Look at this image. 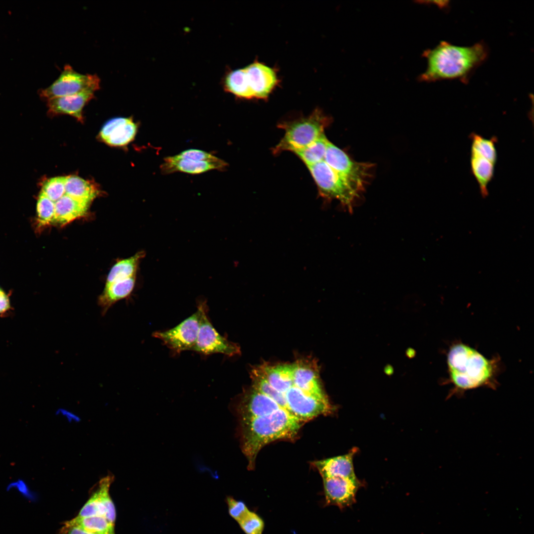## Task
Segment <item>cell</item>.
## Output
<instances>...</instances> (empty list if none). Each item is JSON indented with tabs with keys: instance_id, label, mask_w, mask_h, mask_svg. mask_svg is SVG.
<instances>
[{
	"instance_id": "cell-24",
	"label": "cell",
	"mask_w": 534,
	"mask_h": 534,
	"mask_svg": "<svg viewBox=\"0 0 534 534\" xmlns=\"http://www.w3.org/2000/svg\"><path fill=\"white\" fill-rule=\"evenodd\" d=\"M97 194V190L90 182L76 176L66 177L65 194L90 204Z\"/></svg>"
},
{
	"instance_id": "cell-36",
	"label": "cell",
	"mask_w": 534,
	"mask_h": 534,
	"mask_svg": "<svg viewBox=\"0 0 534 534\" xmlns=\"http://www.w3.org/2000/svg\"><path fill=\"white\" fill-rule=\"evenodd\" d=\"M57 534H100L87 532L78 527L63 523Z\"/></svg>"
},
{
	"instance_id": "cell-17",
	"label": "cell",
	"mask_w": 534,
	"mask_h": 534,
	"mask_svg": "<svg viewBox=\"0 0 534 534\" xmlns=\"http://www.w3.org/2000/svg\"><path fill=\"white\" fill-rule=\"evenodd\" d=\"M293 385L319 399L326 400L320 385L316 367L305 360L293 363Z\"/></svg>"
},
{
	"instance_id": "cell-21",
	"label": "cell",
	"mask_w": 534,
	"mask_h": 534,
	"mask_svg": "<svg viewBox=\"0 0 534 534\" xmlns=\"http://www.w3.org/2000/svg\"><path fill=\"white\" fill-rule=\"evenodd\" d=\"M135 282V275L105 284L102 293L98 298L101 313L104 315L117 302L125 299L132 292Z\"/></svg>"
},
{
	"instance_id": "cell-35",
	"label": "cell",
	"mask_w": 534,
	"mask_h": 534,
	"mask_svg": "<svg viewBox=\"0 0 534 534\" xmlns=\"http://www.w3.org/2000/svg\"><path fill=\"white\" fill-rule=\"evenodd\" d=\"M16 484H11L8 488L17 487V490L24 497L32 502H36L38 499L37 494L30 491L26 485L23 482H18Z\"/></svg>"
},
{
	"instance_id": "cell-5",
	"label": "cell",
	"mask_w": 534,
	"mask_h": 534,
	"mask_svg": "<svg viewBox=\"0 0 534 534\" xmlns=\"http://www.w3.org/2000/svg\"><path fill=\"white\" fill-rule=\"evenodd\" d=\"M308 168L320 196L329 201L338 200L345 210L352 213L362 192L333 170L324 161Z\"/></svg>"
},
{
	"instance_id": "cell-4",
	"label": "cell",
	"mask_w": 534,
	"mask_h": 534,
	"mask_svg": "<svg viewBox=\"0 0 534 534\" xmlns=\"http://www.w3.org/2000/svg\"><path fill=\"white\" fill-rule=\"evenodd\" d=\"M329 123L328 117L317 108L307 117L280 124L279 127L285 133L273 153L283 151L295 153L306 147L324 134Z\"/></svg>"
},
{
	"instance_id": "cell-15",
	"label": "cell",
	"mask_w": 534,
	"mask_h": 534,
	"mask_svg": "<svg viewBox=\"0 0 534 534\" xmlns=\"http://www.w3.org/2000/svg\"><path fill=\"white\" fill-rule=\"evenodd\" d=\"M282 408L269 397L252 388L241 400L238 410L240 422L272 413Z\"/></svg>"
},
{
	"instance_id": "cell-20",
	"label": "cell",
	"mask_w": 534,
	"mask_h": 534,
	"mask_svg": "<svg viewBox=\"0 0 534 534\" xmlns=\"http://www.w3.org/2000/svg\"><path fill=\"white\" fill-rule=\"evenodd\" d=\"M89 205L65 194L55 202L52 222L64 225L82 218L86 215Z\"/></svg>"
},
{
	"instance_id": "cell-9",
	"label": "cell",
	"mask_w": 534,
	"mask_h": 534,
	"mask_svg": "<svg viewBox=\"0 0 534 534\" xmlns=\"http://www.w3.org/2000/svg\"><path fill=\"white\" fill-rule=\"evenodd\" d=\"M200 326L197 338L192 350L203 355L222 354L233 356L240 353L239 346L221 335L213 326L208 317L206 301L201 302Z\"/></svg>"
},
{
	"instance_id": "cell-1",
	"label": "cell",
	"mask_w": 534,
	"mask_h": 534,
	"mask_svg": "<svg viewBox=\"0 0 534 534\" xmlns=\"http://www.w3.org/2000/svg\"><path fill=\"white\" fill-rule=\"evenodd\" d=\"M489 54V48L483 42L470 46H459L442 41L436 47L424 52L427 66L419 79L427 82L457 80L467 84Z\"/></svg>"
},
{
	"instance_id": "cell-3",
	"label": "cell",
	"mask_w": 534,
	"mask_h": 534,
	"mask_svg": "<svg viewBox=\"0 0 534 534\" xmlns=\"http://www.w3.org/2000/svg\"><path fill=\"white\" fill-rule=\"evenodd\" d=\"M447 362L455 392L492 385L494 363L470 347L463 344L452 346L447 354Z\"/></svg>"
},
{
	"instance_id": "cell-13",
	"label": "cell",
	"mask_w": 534,
	"mask_h": 534,
	"mask_svg": "<svg viewBox=\"0 0 534 534\" xmlns=\"http://www.w3.org/2000/svg\"><path fill=\"white\" fill-rule=\"evenodd\" d=\"M113 479L111 476H108L100 481L97 487L81 508L77 516L103 517L115 524L116 509L109 494V489Z\"/></svg>"
},
{
	"instance_id": "cell-32",
	"label": "cell",
	"mask_w": 534,
	"mask_h": 534,
	"mask_svg": "<svg viewBox=\"0 0 534 534\" xmlns=\"http://www.w3.org/2000/svg\"><path fill=\"white\" fill-rule=\"evenodd\" d=\"M66 177H57L44 181L42 191L49 199L55 202L65 194Z\"/></svg>"
},
{
	"instance_id": "cell-7",
	"label": "cell",
	"mask_w": 534,
	"mask_h": 534,
	"mask_svg": "<svg viewBox=\"0 0 534 534\" xmlns=\"http://www.w3.org/2000/svg\"><path fill=\"white\" fill-rule=\"evenodd\" d=\"M323 161L362 192L371 178L374 168L371 163L353 160L345 151L329 140Z\"/></svg>"
},
{
	"instance_id": "cell-31",
	"label": "cell",
	"mask_w": 534,
	"mask_h": 534,
	"mask_svg": "<svg viewBox=\"0 0 534 534\" xmlns=\"http://www.w3.org/2000/svg\"><path fill=\"white\" fill-rule=\"evenodd\" d=\"M38 219L43 225L52 222L55 213V203L41 191L37 204Z\"/></svg>"
},
{
	"instance_id": "cell-8",
	"label": "cell",
	"mask_w": 534,
	"mask_h": 534,
	"mask_svg": "<svg viewBox=\"0 0 534 534\" xmlns=\"http://www.w3.org/2000/svg\"><path fill=\"white\" fill-rule=\"evenodd\" d=\"M100 82L97 75L79 73L67 64L57 80L41 91V95L49 99L85 92L94 93L100 89Z\"/></svg>"
},
{
	"instance_id": "cell-10",
	"label": "cell",
	"mask_w": 534,
	"mask_h": 534,
	"mask_svg": "<svg viewBox=\"0 0 534 534\" xmlns=\"http://www.w3.org/2000/svg\"><path fill=\"white\" fill-rule=\"evenodd\" d=\"M200 320V310L198 307L194 313L175 327L164 331L155 332L153 335L175 353L192 350L197 338Z\"/></svg>"
},
{
	"instance_id": "cell-23",
	"label": "cell",
	"mask_w": 534,
	"mask_h": 534,
	"mask_svg": "<svg viewBox=\"0 0 534 534\" xmlns=\"http://www.w3.org/2000/svg\"><path fill=\"white\" fill-rule=\"evenodd\" d=\"M495 165L484 157L471 153V170L484 198L489 194L488 186L493 177Z\"/></svg>"
},
{
	"instance_id": "cell-26",
	"label": "cell",
	"mask_w": 534,
	"mask_h": 534,
	"mask_svg": "<svg viewBox=\"0 0 534 534\" xmlns=\"http://www.w3.org/2000/svg\"><path fill=\"white\" fill-rule=\"evenodd\" d=\"M144 256L145 253L140 251L131 257L117 262L110 270L106 284L135 276L139 261Z\"/></svg>"
},
{
	"instance_id": "cell-11",
	"label": "cell",
	"mask_w": 534,
	"mask_h": 534,
	"mask_svg": "<svg viewBox=\"0 0 534 534\" xmlns=\"http://www.w3.org/2000/svg\"><path fill=\"white\" fill-rule=\"evenodd\" d=\"M284 395L286 410L302 422L328 413L331 409L327 399L315 397L294 385Z\"/></svg>"
},
{
	"instance_id": "cell-38",
	"label": "cell",
	"mask_w": 534,
	"mask_h": 534,
	"mask_svg": "<svg viewBox=\"0 0 534 534\" xmlns=\"http://www.w3.org/2000/svg\"><path fill=\"white\" fill-rule=\"evenodd\" d=\"M62 415L70 421H77L79 420V417L72 413L64 409L61 411Z\"/></svg>"
},
{
	"instance_id": "cell-25",
	"label": "cell",
	"mask_w": 534,
	"mask_h": 534,
	"mask_svg": "<svg viewBox=\"0 0 534 534\" xmlns=\"http://www.w3.org/2000/svg\"><path fill=\"white\" fill-rule=\"evenodd\" d=\"M63 523L74 526L87 532L100 534H115V524L100 516H76Z\"/></svg>"
},
{
	"instance_id": "cell-30",
	"label": "cell",
	"mask_w": 534,
	"mask_h": 534,
	"mask_svg": "<svg viewBox=\"0 0 534 534\" xmlns=\"http://www.w3.org/2000/svg\"><path fill=\"white\" fill-rule=\"evenodd\" d=\"M251 376L252 380V388L269 397L282 408L286 410L284 395L273 388L257 368L254 369L252 371Z\"/></svg>"
},
{
	"instance_id": "cell-28",
	"label": "cell",
	"mask_w": 534,
	"mask_h": 534,
	"mask_svg": "<svg viewBox=\"0 0 534 534\" xmlns=\"http://www.w3.org/2000/svg\"><path fill=\"white\" fill-rule=\"evenodd\" d=\"M329 140L325 134L295 153L308 167L323 161Z\"/></svg>"
},
{
	"instance_id": "cell-29",
	"label": "cell",
	"mask_w": 534,
	"mask_h": 534,
	"mask_svg": "<svg viewBox=\"0 0 534 534\" xmlns=\"http://www.w3.org/2000/svg\"><path fill=\"white\" fill-rule=\"evenodd\" d=\"M470 138L471 153L484 157L495 164L497 160V152L495 145L496 138L494 137L486 138L475 133L471 134Z\"/></svg>"
},
{
	"instance_id": "cell-22",
	"label": "cell",
	"mask_w": 534,
	"mask_h": 534,
	"mask_svg": "<svg viewBox=\"0 0 534 534\" xmlns=\"http://www.w3.org/2000/svg\"><path fill=\"white\" fill-rule=\"evenodd\" d=\"M257 368L273 388L283 394L293 385V363L264 364Z\"/></svg>"
},
{
	"instance_id": "cell-27",
	"label": "cell",
	"mask_w": 534,
	"mask_h": 534,
	"mask_svg": "<svg viewBox=\"0 0 534 534\" xmlns=\"http://www.w3.org/2000/svg\"><path fill=\"white\" fill-rule=\"evenodd\" d=\"M223 87L225 91L233 94L238 98L252 99L246 83L243 68L228 71L223 79Z\"/></svg>"
},
{
	"instance_id": "cell-37",
	"label": "cell",
	"mask_w": 534,
	"mask_h": 534,
	"mask_svg": "<svg viewBox=\"0 0 534 534\" xmlns=\"http://www.w3.org/2000/svg\"><path fill=\"white\" fill-rule=\"evenodd\" d=\"M9 308L8 296L0 289V313L5 312Z\"/></svg>"
},
{
	"instance_id": "cell-18",
	"label": "cell",
	"mask_w": 534,
	"mask_h": 534,
	"mask_svg": "<svg viewBox=\"0 0 534 534\" xmlns=\"http://www.w3.org/2000/svg\"><path fill=\"white\" fill-rule=\"evenodd\" d=\"M356 452V449L354 448L345 455L317 461L313 464L322 478L341 477L356 479L353 461Z\"/></svg>"
},
{
	"instance_id": "cell-6",
	"label": "cell",
	"mask_w": 534,
	"mask_h": 534,
	"mask_svg": "<svg viewBox=\"0 0 534 534\" xmlns=\"http://www.w3.org/2000/svg\"><path fill=\"white\" fill-rule=\"evenodd\" d=\"M227 166L224 161L210 153L190 149L165 158L160 169L163 174L182 172L197 175L214 170L222 171Z\"/></svg>"
},
{
	"instance_id": "cell-19",
	"label": "cell",
	"mask_w": 534,
	"mask_h": 534,
	"mask_svg": "<svg viewBox=\"0 0 534 534\" xmlns=\"http://www.w3.org/2000/svg\"><path fill=\"white\" fill-rule=\"evenodd\" d=\"M93 98V92H85L48 99L47 105L53 114L69 115L82 122L83 108Z\"/></svg>"
},
{
	"instance_id": "cell-34",
	"label": "cell",
	"mask_w": 534,
	"mask_h": 534,
	"mask_svg": "<svg viewBox=\"0 0 534 534\" xmlns=\"http://www.w3.org/2000/svg\"><path fill=\"white\" fill-rule=\"evenodd\" d=\"M226 501L229 515L238 523L250 511L245 503L242 501L236 500L231 497H228Z\"/></svg>"
},
{
	"instance_id": "cell-14",
	"label": "cell",
	"mask_w": 534,
	"mask_h": 534,
	"mask_svg": "<svg viewBox=\"0 0 534 534\" xmlns=\"http://www.w3.org/2000/svg\"><path fill=\"white\" fill-rule=\"evenodd\" d=\"M326 503L340 509L351 506L356 502V492L360 487L357 479L341 477L322 478Z\"/></svg>"
},
{
	"instance_id": "cell-2",
	"label": "cell",
	"mask_w": 534,
	"mask_h": 534,
	"mask_svg": "<svg viewBox=\"0 0 534 534\" xmlns=\"http://www.w3.org/2000/svg\"><path fill=\"white\" fill-rule=\"evenodd\" d=\"M302 422L283 408L240 422L242 449L249 468L253 467L257 455L263 446L279 439H292Z\"/></svg>"
},
{
	"instance_id": "cell-12",
	"label": "cell",
	"mask_w": 534,
	"mask_h": 534,
	"mask_svg": "<svg viewBox=\"0 0 534 534\" xmlns=\"http://www.w3.org/2000/svg\"><path fill=\"white\" fill-rule=\"evenodd\" d=\"M243 68L246 83L253 99H267L280 83L276 70L258 60Z\"/></svg>"
},
{
	"instance_id": "cell-16",
	"label": "cell",
	"mask_w": 534,
	"mask_h": 534,
	"mask_svg": "<svg viewBox=\"0 0 534 534\" xmlns=\"http://www.w3.org/2000/svg\"><path fill=\"white\" fill-rule=\"evenodd\" d=\"M137 130V126L132 119L116 118L104 125L99 135L109 145L123 146L134 140Z\"/></svg>"
},
{
	"instance_id": "cell-33",
	"label": "cell",
	"mask_w": 534,
	"mask_h": 534,
	"mask_svg": "<svg viewBox=\"0 0 534 534\" xmlns=\"http://www.w3.org/2000/svg\"><path fill=\"white\" fill-rule=\"evenodd\" d=\"M238 524L246 534H262L265 527L264 522L261 517L251 511Z\"/></svg>"
}]
</instances>
